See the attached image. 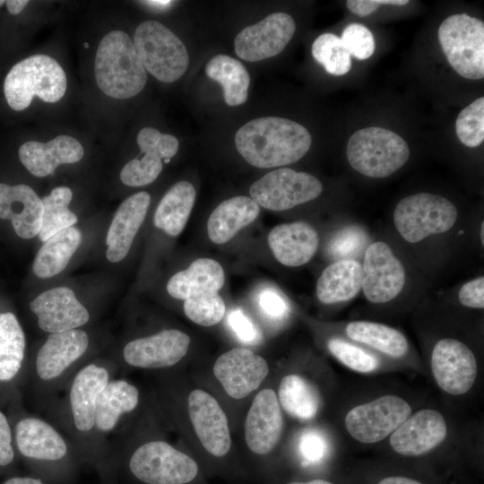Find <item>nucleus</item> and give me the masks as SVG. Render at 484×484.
Listing matches in <instances>:
<instances>
[{"mask_svg": "<svg viewBox=\"0 0 484 484\" xmlns=\"http://www.w3.org/2000/svg\"><path fill=\"white\" fill-rule=\"evenodd\" d=\"M312 143L308 130L283 117L255 118L235 134L239 154L250 165L268 169L289 165L303 158Z\"/></svg>", "mask_w": 484, "mask_h": 484, "instance_id": "f257e3e1", "label": "nucleus"}, {"mask_svg": "<svg viewBox=\"0 0 484 484\" xmlns=\"http://www.w3.org/2000/svg\"><path fill=\"white\" fill-rule=\"evenodd\" d=\"M94 73L100 91L118 99L136 96L147 82V72L134 41L119 30L108 32L100 40L95 56Z\"/></svg>", "mask_w": 484, "mask_h": 484, "instance_id": "f03ea898", "label": "nucleus"}, {"mask_svg": "<svg viewBox=\"0 0 484 484\" xmlns=\"http://www.w3.org/2000/svg\"><path fill=\"white\" fill-rule=\"evenodd\" d=\"M67 88L65 73L53 57L38 54L15 64L4 82V94L8 106L22 111L37 96L45 102L60 100Z\"/></svg>", "mask_w": 484, "mask_h": 484, "instance_id": "7ed1b4c3", "label": "nucleus"}, {"mask_svg": "<svg viewBox=\"0 0 484 484\" xmlns=\"http://www.w3.org/2000/svg\"><path fill=\"white\" fill-rule=\"evenodd\" d=\"M350 166L360 174L375 178L386 177L409 160L410 149L396 133L379 126L356 131L346 149Z\"/></svg>", "mask_w": 484, "mask_h": 484, "instance_id": "20e7f679", "label": "nucleus"}, {"mask_svg": "<svg viewBox=\"0 0 484 484\" xmlns=\"http://www.w3.org/2000/svg\"><path fill=\"white\" fill-rule=\"evenodd\" d=\"M134 44L146 70L161 82L178 80L189 65V55L181 39L162 23L148 20L134 32Z\"/></svg>", "mask_w": 484, "mask_h": 484, "instance_id": "39448f33", "label": "nucleus"}, {"mask_svg": "<svg viewBox=\"0 0 484 484\" xmlns=\"http://www.w3.org/2000/svg\"><path fill=\"white\" fill-rule=\"evenodd\" d=\"M439 43L455 72L470 80L484 77V22L466 13L445 18L437 31Z\"/></svg>", "mask_w": 484, "mask_h": 484, "instance_id": "423d86ee", "label": "nucleus"}, {"mask_svg": "<svg viewBox=\"0 0 484 484\" xmlns=\"http://www.w3.org/2000/svg\"><path fill=\"white\" fill-rule=\"evenodd\" d=\"M458 212L448 199L429 193L402 198L393 212V222L401 236L417 243L430 235L446 232L456 222Z\"/></svg>", "mask_w": 484, "mask_h": 484, "instance_id": "0eeeda50", "label": "nucleus"}, {"mask_svg": "<svg viewBox=\"0 0 484 484\" xmlns=\"http://www.w3.org/2000/svg\"><path fill=\"white\" fill-rule=\"evenodd\" d=\"M128 470L143 484H187L197 476L198 465L167 442L155 440L134 450Z\"/></svg>", "mask_w": 484, "mask_h": 484, "instance_id": "6e6552de", "label": "nucleus"}, {"mask_svg": "<svg viewBox=\"0 0 484 484\" xmlns=\"http://www.w3.org/2000/svg\"><path fill=\"white\" fill-rule=\"evenodd\" d=\"M322 191V183L313 175L282 168L256 180L249 193L258 205L280 212L314 200Z\"/></svg>", "mask_w": 484, "mask_h": 484, "instance_id": "1a4fd4ad", "label": "nucleus"}, {"mask_svg": "<svg viewBox=\"0 0 484 484\" xmlns=\"http://www.w3.org/2000/svg\"><path fill=\"white\" fill-rule=\"evenodd\" d=\"M411 412V405L404 399L388 394L352 408L344 423L353 438L372 444L390 436Z\"/></svg>", "mask_w": 484, "mask_h": 484, "instance_id": "9d476101", "label": "nucleus"}, {"mask_svg": "<svg viewBox=\"0 0 484 484\" xmlns=\"http://www.w3.org/2000/svg\"><path fill=\"white\" fill-rule=\"evenodd\" d=\"M295 30L294 19L290 14L273 13L259 22L246 26L236 36L235 53L247 62L272 57L285 48Z\"/></svg>", "mask_w": 484, "mask_h": 484, "instance_id": "9b49d317", "label": "nucleus"}, {"mask_svg": "<svg viewBox=\"0 0 484 484\" xmlns=\"http://www.w3.org/2000/svg\"><path fill=\"white\" fill-rule=\"evenodd\" d=\"M362 270L361 289L370 302H388L396 298L404 287V267L385 242L376 241L367 247Z\"/></svg>", "mask_w": 484, "mask_h": 484, "instance_id": "f8f14e48", "label": "nucleus"}, {"mask_svg": "<svg viewBox=\"0 0 484 484\" xmlns=\"http://www.w3.org/2000/svg\"><path fill=\"white\" fill-rule=\"evenodd\" d=\"M430 364L438 386L452 395L466 393L477 377V361L472 350L455 339L438 341L433 348Z\"/></svg>", "mask_w": 484, "mask_h": 484, "instance_id": "ddd939ff", "label": "nucleus"}, {"mask_svg": "<svg viewBox=\"0 0 484 484\" xmlns=\"http://www.w3.org/2000/svg\"><path fill=\"white\" fill-rule=\"evenodd\" d=\"M269 373L266 360L245 348L221 354L214 363L213 374L233 399H243L254 392Z\"/></svg>", "mask_w": 484, "mask_h": 484, "instance_id": "4468645a", "label": "nucleus"}, {"mask_svg": "<svg viewBox=\"0 0 484 484\" xmlns=\"http://www.w3.org/2000/svg\"><path fill=\"white\" fill-rule=\"evenodd\" d=\"M136 140L143 156L127 162L120 172L121 181L129 186L152 183L162 170V160L174 157L179 146L174 135L150 126L142 128Z\"/></svg>", "mask_w": 484, "mask_h": 484, "instance_id": "2eb2a0df", "label": "nucleus"}, {"mask_svg": "<svg viewBox=\"0 0 484 484\" xmlns=\"http://www.w3.org/2000/svg\"><path fill=\"white\" fill-rule=\"evenodd\" d=\"M188 413L195 434L203 448L221 457L228 454L231 437L227 416L213 396L195 389L188 397Z\"/></svg>", "mask_w": 484, "mask_h": 484, "instance_id": "dca6fc26", "label": "nucleus"}, {"mask_svg": "<svg viewBox=\"0 0 484 484\" xmlns=\"http://www.w3.org/2000/svg\"><path fill=\"white\" fill-rule=\"evenodd\" d=\"M190 337L177 329H166L155 334L129 341L124 348L125 362L141 368L171 367L186 354Z\"/></svg>", "mask_w": 484, "mask_h": 484, "instance_id": "f3484780", "label": "nucleus"}, {"mask_svg": "<svg viewBox=\"0 0 484 484\" xmlns=\"http://www.w3.org/2000/svg\"><path fill=\"white\" fill-rule=\"evenodd\" d=\"M447 433L443 415L432 409L419 410L410 415L389 439L394 452L405 456L424 454L441 444Z\"/></svg>", "mask_w": 484, "mask_h": 484, "instance_id": "a211bd4d", "label": "nucleus"}, {"mask_svg": "<svg viewBox=\"0 0 484 484\" xmlns=\"http://www.w3.org/2000/svg\"><path fill=\"white\" fill-rule=\"evenodd\" d=\"M30 307L38 317L39 328L50 333L76 329L90 318L88 310L67 287L42 292L30 302Z\"/></svg>", "mask_w": 484, "mask_h": 484, "instance_id": "6ab92c4d", "label": "nucleus"}, {"mask_svg": "<svg viewBox=\"0 0 484 484\" xmlns=\"http://www.w3.org/2000/svg\"><path fill=\"white\" fill-rule=\"evenodd\" d=\"M283 428L280 403L272 389H264L254 398L245 421V438L248 448L257 454L271 453L278 444Z\"/></svg>", "mask_w": 484, "mask_h": 484, "instance_id": "aec40b11", "label": "nucleus"}, {"mask_svg": "<svg viewBox=\"0 0 484 484\" xmlns=\"http://www.w3.org/2000/svg\"><path fill=\"white\" fill-rule=\"evenodd\" d=\"M17 448L25 458L53 465L65 459L68 446L50 424L38 418H24L15 427Z\"/></svg>", "mask_w": 484, "mask_h": 484, "instance_id": "412c9836", "label": "nucleus"}, {"mask_svg": "<svg viewBox=\"0 0 484 484\" xmlns=\"http://www.w3.org/2000/svg\"><path fill=\"white\" fill-rule=\"evenodd\" d=\"M83 154L81 143L66 134L57 135L47 143L28 141L18 151L22 164L39 177L48 176L59 165L78 162Z\"/></svg>", "mask_w": 484, "mask_h": 484, "instance_id": "4be33fe9", "label": "nucleus"}, {"mask_svg": "<svg viewBox=\"0 0 484 484\" xmlns=\"http://www.w3.org/2000/svg\"><path fill=\"white\" fill-rule=\"evenodd\" d=\"M42 213V201L31 187L0 183V219L10 220L20 238L28 239L39 234Z\"/></svg>", "mask_w": 484, "mask_h": 484, "instance_id": "5701e85b", "label": "nucleus"}, {"mask_svg": "<svg viewBox=\"0 0 484 484\" xmlns=\"http://www.w3.org/2000/svg\"><path fill=\"white\" fill-rule=\"evenodd\" d=\"M89 345L87 333L79 329L51 333L39 350L36 371L39 377L50 381L79 359Z\"/></svg>", "mask_w": 484, "mask_h": 484, "instance_id": "b1692460", "label": "nucleus"}, {"mask_svg": "<svg viewBox=\"0 0 484 484\" xmlns=\"http://www.w3.org/2000/svg\"><path fill=\"white\" fill-rule=\"evenodd\" d=\"M151 196L147 192L126 198L117 210L108 231L106 256L111 263L123 260L146 216Z\"/></svg>", "mask_w": 484, "mask_h": 484, "instance_id": "393cba45", "label": "nucleus"}, {"mask_svg": "<svg viewBox=\"0 0 484 484\" xmlns=\"http://www.w3.org/2000/svg\"><path fill=\"white\" fill-rule=\"evenodd\" d=\"M268 244L281 264L297 267L307 264L314 256L319 238L310 224L295 221L275 226L268 235Z\"/></svg>", "mask_w": 484, "mask_h": 484, "instance_id": "a878e982", "label": "nucleus"}, {"mask_svg": "<svg viewBox=\"0 0 484 484\" xmlns=\"http://www.w3.org/2000/svg\"><path fill=\"white\" fill-rule=\"evenodd\" d=\"M109 375L105 367L90 364L74 376L69 400L73 424L82 432L94 428L98 398L108 384Z\"/></svg>", "mask_w": 484, "mask_h": 484, "instance_id": "bb28decb", "label": "nucleus"}, {"mask_svg": "<svg viewBox=\"0 0 484 484\" xmlns=\"http://www.w3.org/2000/svg\"><path fill=\"white\" fill-rule=\"evenodd\" d=\"M258 214L259 205L251 197L239 195L227 199L210 215L208 236L213 243L224 244L253 222Z\"/></svg>", "mask_w": 484, "mask_h": 484, "instance_id": "cd10ccee", "label": "nucleus"}, {"mask_svg": "<svg viewBox=\"0 0 484 484\" xmlns=\"http://www.w3.org/2000/svg\"><path fill=\"white\" fill-rule=\"evenodd\" d=\"M362 278V264L358 260L335 261L323 271L317 281V298L324 304L349 300L360 290Z\"/></svg>", "mask_w": 484, "mask_h": 484, "instance_id": "c85d7f7f", "label": "nucleus"}, {"mask_svg": "<svg viewBox=\"0 0 484 484\" xmlns=\"http://www.w3.org/2000/svg\"><path fill=\"white\" fill-rule=\"evenodd\" d=\"M224 281L223 268L217 261L199 258L194 260L187 269L177 272L169 279L167 291L174 298L185 300L195 292H219Z\"/></svg>", "mask_w": 484, "mask_h": 484, "instance_id": "c756f323", "label": "nucleus"}, {"mask_svg": "<svg viewBox=\"0 0 484 484\" xmlns=\"http://www.w3.org/2000/svg\"><path fill=\"white\" fill-rule=\"evenodd\" d=\"M138 402L136 386L123 379L108 381L98 398L94 427L100 432L113 430L120 417L134 411Z\"/></svg>", "mask_w": 484, "mask_h": 484, "instance_id": "7c9ffc66", "label": "nucleus"}, {"mask_svg": "<svg viewBox=\"0 0 484 484\" xmlns=\"http://www.w3.org/2000/svg\"><path fill=\"white\" fill-rule=\"evenodd\" d=\"M195 188L188 181L174 184L161 198L153 222L158 229L176 237L184 229L195 200Z\"/></svg>", "mask_w": 484, "mask_h": 484, "instance_id": "2f4dec72", "label": "nucleus"}, {"mask_svg": "<svg viewBox=\"0 0 484 484\" xmlns=\"http://www.w3.org/2000/svg\"><path fill=\"white\" fill-rule=\"evenodd\" d=\"M81 240L82 234L74 227L66 228L48 238L34 259V273L46 279L61 272L77 250Z\"/></svg>", "mask_w": 484, "mask_h": 484, "instance_id": "473e14b6", "label": "nucleus"}, {"mask_svg": "<svg viewBox=\"0 0 484 484\" xmlns=\"http://www.w3.org/2000/svg\"><path fill=\"white\" fill-rule=\"evenodd\" d=\"M205 73L222 86L223 98L227 105L235 107L246 101L250 76L240 61L229 56L219 54L208 62Z\"/></svg>", "mask_w": 484, "mask_h": 484, "instance_id": "72a5a7b5", "label": "nucleus"}, {"mask_svg": "<svg viewBox=\"0 0 484 484\" xmlns=\"http://www.w3.org/2000/svg\"><path fill=\"white\" fill-rule=\"evenodd\" d=\"M345 331L351 340L393 358L403 357L409 350L406 337L398 330L383 324L354 321L347 324Z\"/></svg>", "mask_w": 484, "mask_h": 484, "instance_id": "f704fd0d", "label": "nucleus"}, {"mask_svg": "<svg viewBox=\"0 0 484 484\" xmlns=\"http://www.w3.org/2000/svg\"><path fill=\"white\" fill-rule=\"evenodd\" d=\"M279 401L290 416L299 419H313L319 409V395L315 387L302 376L290 374L279 386Z\"/></svg>", "mask_w": 484, "mask_h": 484, "instance_id": "c9c22d12", "label": "nucleus"}, {"mask_svg": "<svg viewBox=\"0 0 484 484\" xmlns=\"http://www.w3.org/2000/svg\"><path fill=\"white\" fill-rule=\"evenodd\" d=\"M25 336L17 317L0 313V381H9L19 372L25 351Z\"/></svg>", "mask_w": 484, "mask_h": 484, "instance_id": "e433bc0d", "label": "nucleus"}, {"mask_svg": "<svg viewBox=\"0 0 484 484\" xmlns=\"http://www.w3.org/2000/svg\"><path fill=\"white\" fill-rule=\"evenodd\" d=\"M73 193L70 188L58 186L41 199L43 204L42 223L38 234L41 241L45 242L56 233L72 227L77 222L76 215L68 208Z\"/></svg>", "mask_w": 484, "mask_h": 484, "instance_id": "4c0bfd02", "label": "nucleus"}, {"mask_svg": "<svg viewBox=\"0 0 484 484\" xmlns=\"http://www.w3.org/2000/svg\"><path fill=\"white\" fill-rule=\"evenodd\" d=\"M312 56L333 75H344L351 68L350 54L341 38L333 33H324L315 39Z\"/></svg>", "mask_w": 484, "mask_h": 484, "instance_id": "58836bf2", "label": "nucleus"}, {"mask_svg": "<svg viewBox=\"0 0 484 484\" xmlns=\"http://www.w3.org/2000/svg\"><path fill=\"white\" fill-rule=\"evenodd\" d=\"M184 312L194 323L212 326L223 318L226 307L219 292L201 291L189 295L184 300Z\"/></svg>", "mask_w": 484, "mask_h": 484, "instance_id": "ea45409f", "label": "nucleus"}, {"mask_svg": "<svg viewBox=\"0 0 484 484\" xmlns=\"http://www.w3.org/2000/svg\"><path fill=\"white\" fill-rule=\"evenodd\" d=\"M455 130L458 139L468 147H477L484 140V98L480 97L458 115Z\"/></svg>", "mask_w": 484, "mask_h": 484, "instance_id": "a19ab883", "label": "nucleus"}, {"mask_svg": "<svg viewBox=\"0 0 484 484\" xmlns=\"http://www.w3.org/2000/svg\"><path fill=\"white\" fill-rule=\"evenodd\" d=\"M327 347L333 356L354 371L369 373L379 366L376 356L341 339L332 338Z\"/></svg>", "mask_w": 484, "mask_h": 484, "instance_id": "79ce46f5", "label": "nucleus"}, {"mask_svg": "<svg viewBox=\"0 0 484 484\" xmlns=\"http://www.w3.org/2000/svg\"><path fill=\"white\" fill-rule=\"evenodd\" d=\"M367 237L359 227L349 226L339 230L330 240L327 251L338 260L354 259L365 247Z\"/></svg>", "mask_w": 484, "mask_h": 484, "instance_id": "37998d69", "label": "nucleus"}, {"mask_svg": "<svg viewBox=\"0 0 484 484\" xmlns=\"http://www.w3.org/2000/svg\"><path fill=\"white\" fill-rule=\"evenodd\" d=\"M341 39L350 56L359 60L367 59L375 52L374 36L368 28L360 23H351L345 27Z\"/></svg>", "mask_w": 484, "mask_h": 484, "instance_id": "c03bdc74", "label": "nucleus"}, {"mask_svg": "<svg viewBox=\"0 0 484 484\" xmlns=\"http://www.w3.org/2000/svg\"><path fill=\"white\" fill-rule=\"evenodd\" d=\"M256 304L261 313L273 322L285 319L290 312V307L284 296L269 286L258 291Z\"/></svg>", "mask_w": 484, "mask_h": 484, "instance_id": "a18cd8bd", "label": "nucleus"}, {"mask_svg": "<svg viewBox=\"0 0 484 484\" xmlns=\"http://www.w3.org/2000/svg\"><path fill=\"white\" fill-rule=\"evenodd\" d=\"M227 323L236 336L246 344H257L263 339L259 328L240 308L229 311Z\"/></svg>", "mask_w": 484, "mask_h": 484, "instance_id": "49530a36", "label": "nucleus"}, {"mask_svg": "<svg viewBox=\"0 0 484 484\" xmlns=\"http://www.w3.org/2000/svg\"><path fill=\"white\" fill-rule=\"evenodd\" d=\"M298 448L307 462H317L327 454L328 443L320 432L307 430L299 437Z\"/></svg>", "mask_w": 484, "mask_h": 484, "instance_id": "de8ad7c7", "label": "nucleus"}, {"mask_svg": "<svg viewBox=\"0 0 484 484\" xmlns=\"http://www.w3.org/2000/svg\"><path fill=\"white\" fill-rule=\"evenodd\" d=\"M462 305L471 308L484 307V278L473 279L462 286L458 293Z\"/></svg>", "mask_w": 484, "mask_h": 484, "instance_id": "09e8293b", "label": "nucleus"}, {"mask_svg": "<svg viewBox=\"0 0 484 484\" xmlns=\"http://www.w3.org/2000/svg\"><path fill=\"white\" fill-rule=\"evenodd\" d=\"M408 3V0H348L346 5L354 14L365 17L381 5H405Z\"/></svg>", "mask_w": 484, "mask_h": 484, "instance_id": "8fccbe9b", "label": "nucleus"}, {"mask_svg": "<svg viewBox=\"0 0 484 484\" xmlns=\"http://www.w3.org/2000/svg\"><path fill=\"white\" fill-rule=\"evenodd\" d=\"M14 452L12 446V435L8 421L0 411V467L4 468L13 463Z\"/></svg>", "mask_w": 484, "mask_h": 484, "instance_id": "3c124183", "label": "nucleus"}, {"mask_svg": "<svg viewBox=\"0 0 484 484\" xmlns=\"http://www.w3.org/2000/svg\"><path fill=\"white\" fill-rule=\"evenodd\" d=\"M3 484H47L41 478L33 476H14L7 479Z\"/></svg>", "mask_w": 484, "mask_h": 484, "instance_id": "603ef678", "label": "nucleus"}, {"mask_svg": "<svg viewBox=\"0 0 484 484\" xmlns=\"http://www.w3.org/2000/svg\"><path fill=\"white\" fill-rule=\"evenodd\" d=\"M377 484H422L419 481L401 476L387 477L380 480Z\"/></svg>", "mask_w": 484, "mask_h": 484, "instance_id": "864d4df0", "label": "nucleus"}, {"mask_svg": "<svg viewBox=\"0 0 484 484\" xmlns=\"http://www.w3.org/2000/svg\"><path fill=\"white\" fill-rule=\"evenodd\" d=\"M29 4L26 0H8L5 1V4L8 12L11 14H19Z\"/></svg>", "mask_w": 484, "mask_h": 484, "instance_id": "5fc2aeb1", "label": "nucleus"}, {"mask_svg": "<svg viewBox=\"0 0 484 484\" xmlns=\"http://www.w3.org/2000/svg\"><path fill=\"white\" fill-rule=\"evenodd\" d=\"M152 6H158V7H166L169 6L170 4H172V1H146L143 2Z\"/></svg>", "mask_w": 484, "mask_h": 484, "instance_id": "6e6d98bb", "label": "nucleus"}, {"mask_svg": "<svg viewBox=\"0 0 484 484\" xmlns=\"http://www.w3.org/2000/svg\"><path fill=\"white\" fill-rule=\"evenodd\" d=\"M290 484H333L330 481L324 480H313L307 482H292Z\"/></svg>", "mask_w": 484, "mask_h": 484, "instance_id": "4d7b16f0", "label": "nucleus"}, {"mask_svg": "<svg viewBox=\"0 0 484 484\" xmlns=\"http://www.w3.org/2000/svg\"><path fill=\"white\" fill-rule=\"evenodd\" d=\"M480 239H481V243L482 245L484 244V237H483V230H484V226H483V221L481 222V228H480Z\"/></svg>", "mask_w": 484, "mask_h": 484, "instance_id": "13d9d810", "label": "nucleus"}, {"mask_svg": "<svg viewBox=\"0 0 484 484\" xmlns=\"http://www.w3.org/2000/svg\"><path fill=\"white\" fill-rule=\"evenodd\" d=\"M5 4V1L0 0V7L3 6Z\"/></svg>", "mask_w": 484, "mask_h": 484, "instance_id": "bf43d9fd", "label": "nucleus"}]
</instances>
